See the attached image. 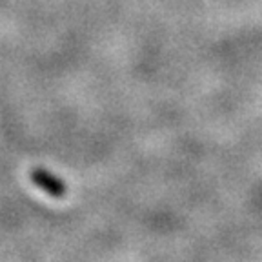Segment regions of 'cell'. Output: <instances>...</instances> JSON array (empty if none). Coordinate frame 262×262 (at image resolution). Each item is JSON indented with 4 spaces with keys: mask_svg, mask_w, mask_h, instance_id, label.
I'll return each mask as SVG.
<instances>
[{
    "mask_svg": "<svg viewBox=\"0 0 262 262\" xmlns=\"http://www.w3.org/2000/svg\"><path fill=\"white\" fill-rule=\"evenodd\" d=\"M29 177H31L33 184L37 186L38 189H42V191L48 193V195L55 196V199H64L66 193H68L64 180L57 179V177H55L53 173H49L48 169L35 168L29 173Z\"/></svg>",
    "mask_w": 262,
    "mask_h": 262,
    "instance_id": "obj_1",
    "label": "cell"
}]
</instances>
